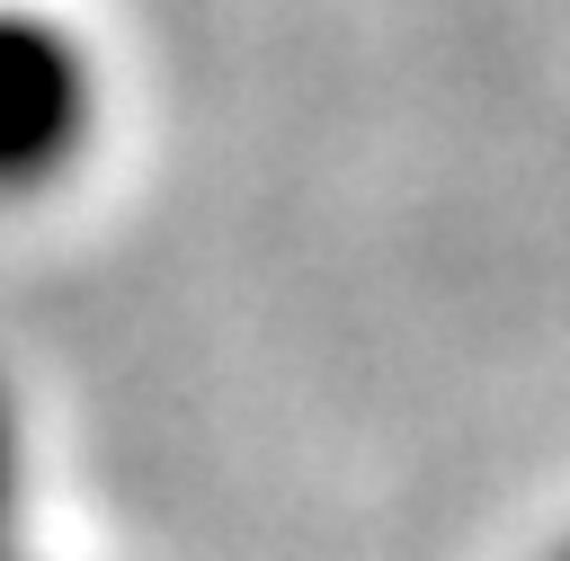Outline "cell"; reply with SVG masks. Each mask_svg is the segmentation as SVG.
Wrapping results in <instances>:
<instances>
[{
	"mask_svg": "<svg viewBox=\"0 0 570 561\" xmlns=\"http://www.w3.org/2000/svg\"><path fill=\"white\" fill-rule=\"evenodd\" d=\"M0 561H9V481H0ZM27 561V552H18Z\"/></svg>",
	"mask_w": 570,
	"mask_h": 561,
	"instance_id": "obj_1",
	"label": "cell"
},
{
	"mask_svg": "<svg viewBox=\"0 0 570 561\" xmlns=\"http://www.w3.org/2000/svg\"><path fill=\"white\" fill-rule=\"evenodd\" d=\"M543 561H570V534H561V543H552V552H543Z\"/></svg>",
	"mask_w": 570,
	"mask_h": 561,
	"instance_id": "obj_2",
	"label": "cell"
}]
</instances>
